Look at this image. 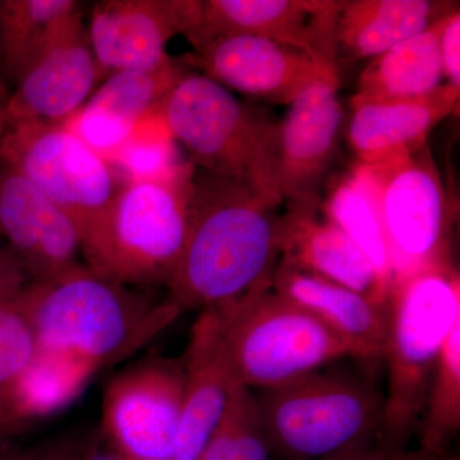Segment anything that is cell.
I'll return each mask as SVG.
<instances>
[{
	"instance_id": "cb8c5ba5",
	"label": "cell",
	"mask_w": 460,
	"mask_h": 460,
	"mask_svg": "<svg viewBox=\"0 0 460 460\" xmlns=\"http://www.w3.org/2000/svg\"><path fill=\"white\" fill-rule=\"evenodd\" d=\"M80 8L75 0H0V83L8 93Z\"/></svg>"
},
{
	"instance_id": "e575fe53",
	"label": "cell",
	"mask_w": 460,
	"mask_h": 460,
	"mask_svg": "<svg viewBox=\"0 0 460 460\" xmlns=\"http://www.w3.org/2000/svg\"><path fill=\"white\" fill-rule=\"evenodd\" d=\"M42 447H18L9 443L0 447V460H40Z\"/></svg>"
},
{
	"instance_id": "7a4b0ae2",
	"label": "cell",
	"mask_w": 460,
	"mask_h": 460,
	"mask_svg": "<svg viewBox=\"0 0 460 460\" xmlns=\"http://www.w3.org/2000/svg\"><path fill=\"white\" fill-rule=\"evenodd\" d=\"M35 350L93 378L128 358L172 325L183 311L104 279L78 265L22 292Z\"/></svg>"
},
{
	"instance_id": "d4e9b609",
	"label": "cell",
	"mask_w": 460,
	"mask_h": 460,
	"mask_svg": "<svg viewBox=\"0 0 460 460\" xmlns=\"http://www.w3.org/2000/svg\"><path fill=\"white\" fill-rule=\"evenodd\" d=\"M123 181H177L196 166L181 157L160 108L138 124L128 140L107 160Z\"/></svg>"
},
{
	"instance_id": "9c48e42d",
	"label": "cell",
	"mask_w": 460,
	"mask_h": 460,
	"mask_svg": "<svg viewBox=\"0 0 460 460\" xmlns=\"http://www.w3.org/2000/svg\"><path fill=\"white\" fill-rule=\"evenodd\" d=\"M0 163L20 172L71 217L81 238L122 186L107 160L62 124H7Z\"/></svg>"
},
{
	"instance_id": "e0dca14e",
	"label": "cell",
	"mask_w": 460,
	"mask_h": 460,
	"mask_svg": "<svg viewBox=\"0 0 460 460\" xmlns=\"http://www.w3.org/2000/svg\"><path fill=\"white\" fill-rule=\"evenodd\" d=\"M317 199L288 204L280 262L354 290L378 305H387L390 288L349 235L323 210V217H319Z\"/></svg>"
},
{
	"instance_id": "836d02e7",
	"label": "cell",
	"mask_w": 460,
	"mask_h": 460,
	"mask_svg": "<svg viewBox=\"0 0 460 460\" xmlns=\"http://www.w3.org/2000/svg\"><path fill=\"white\" fill-rule=\"evenodd\" d=\"M81 460H131L127 458L119 450L115 449L113 445L109 443L105 436L96 432L90 438L89 443L84 445L83 456Z\"/></svg>"
},
{
	"instance_id": "74e56055",
	"label": "cell",
	"mask_w": 460,
	"mask_h": 460,
	"mask_svg": "<svg viewBox=\"0 0 460 460\" xmlns=\"http://www.w3.org/2000/svg\"><path fill=\"white\" fill-rule=\"evenodd\" d=\"M0 86H2V87H3V84H2V83H0ZM3 89H4V87H3ZM4 90H5V89H4Z\"/></svg>"
},
{
	"instance_id": "ac0fdd59",
	"label": "cell",
	"mask_w": 460,
	"mask_h": 460,
	"mask_svg": "<svg viewBox=\"0 0 460 460\" xmlns=\"http://www.w3.org/2000/svg\"><path fill=\"white\" fill-rule=\"evenodd\" d=\"M181 361L186 381L172 460H201L234 385L224 358L215 307L201 311Z\"/></svg>"
},
{
	"instance_id": "d6986e66",
	"label": "cell",
	"mask_w": 460,
	"mask_h": 460,
	"mask_svg": "<svg viewBox=\"0 0 460 460\" xmlns=\"http://www.w3.org/2000/svg\"><path fill=\"white\" fill-rule=\"evenodd\" d=\"M183 74L172 60L155 71H123L108 75L84 107L62 126L108 160L138 124L160 108L165 93Z\"/></svg>"
},
{
	"instance_id": "1f68e13d",
	"label": "cell",
	"mask_w": 460,
	"mask_h": 460,
	"mask_svg": "<svg viewBox=\"0 0 460 460\" xmlns=\"http://www.w3.org/2000/svg\"><path fill=\"white\" fill-rule=\"evenodd\" d=\"M30 283L31 278L12 255L7 247L0 248V299L11 298L18 295Z\"/></svg>"
},
{
	"instance_id": "484cf974",
	"label": "cell",
	"mask_w": 460,
	"mask_h": 460,
	"mask_svg": "<svg viewBox=\"0 0 460 460\" xmlns=\"http://www.w3.org/2000/svg\"><path fill=\"white\" fill-rule=\"evenodd\" d=\"M330 220L349 235L367 256L384 283L392 289L389 251L376 204L356 172L339 181L323 208Z\"/></svg>"
},
{
	"instance_id": "d590c367",
	"label": "cell",
	"mask_w": 460,
	"mask_h": 460,
	"mask_svg": "<svg viewBox=\"0 0 460 460\" xmlns=\"http://www.w3.org/2000/svg\"><path fill=\"white\" fill-rule=\"evenodd\" d=\"M8 93L0 86V144L7 129V118H5V104H7Z\"/></svg>"
},
{
	"instance_id": "7402d4cb",
	"label": "cell",
	"mask_w": 460,
	"mask_h": 460,
	"mask_svg": "<svg viewBox=\"0 0 460 460\" xmlns=\"http://www.w3.org/2000/svg\"><path fill=\"white\" fill-rule=\"evenodd\" d=\"M458 9L432 0H343L335 25L337 62L374 59Z\"/></svg>"
},
{
	"instance_id": "8d00e7d4",
	"label": "cell",
	"mask_w": 460,
	"mask_h": 460,
	"mask_svg": "<svg viewBox=\"0 0 460 460\" xmlns=\"http://www.w3.org/2000/svg\"><path fill=\"white\" fill-rule=\"evenodd\" d=\"M0 242H2V239H0ZM4 247V244H0V248Z\"/></svg>"
},
{
	"instance_id": "83f0119b",
	"label": "cell",
	"mask_w": 460,
	"mask_h": 460,
	"mask_svg": "<svg viewBox=\"0 0 460 460\" xmlns=\"http://www.w3.org/2000/svg\"><path fill=\"white\" fill-rule=\"evenodd\" d=\"M22 292L0 299V447L9 443V438L17 432L16 390L35 352V339Z\"/></svg>"
},
{
	"instance_id": "9a60e30c",
	"label": "cell",
	"mask_w": 460,
	"mask_h": 460,
	"mask_svg": "<svg viewBox=\"0 0 460 460\" xmlns=\"http://www.w3.org/2000/svg\"><path fill=\"white\" fill-rule=\"evenodd\" d=\"M0 239L33 283L62 277L78 265L80 229L25 177L0 163Z\"/></svg>"
},
{
	"instance_id": "f546056e",
	"label": "cell",
	"mask_w": 460,
	"mask_h": 460,
	"mask_svg": "<svg viewBox=\"0 0 460 460\" xmlns=\"http://www.w3.org/2000/svg\"><path fill=\"white\" fill-rule=\"evenodd\" d=\"M323 460H450L447 454L431 452L419 447L416 450L392 449V447H372V444L352 447Z\"/></svg>"
},
{
	"instance_id": "8fae6325",
	"label": "cell",
	"mask_w": 460,
	"mask_h": 460,
	"mask_svg": "<svg viewBox=\"0 0 460 460\" xmlns=\"http://www.w3.org/2000/svg\"><path fill=\"white\" fill-rule=\"evenodd\" d=\"M193 49L189 62L211 80L274 104H290L314 87H341L337 63L259 36H215Z\"/></svg>"
},
{
	"instance_id": "4fadbf2b",
	"label": "cell",
	"mask_w": 460,
	"mask_h": 460,
	"mask_svg": "<svg viewBox=\"0 0 460 460\" xmlns=\"http://www.w3.org/2000/svg\"><path fill=\"white\" fill-rule=\"evenodd\" d=\"M199 0H102L91 9L87 33L100 78L123 71H155L172 62L174 36L198 21Z\"/></svg>"
},
{
	"instance_id": "d6a6232c",
	"label": "cell",
	"mask_w": 460,
	"mask_h": 460,
	"mask_svg": "<svg viewBox=\"0 0 460 460\" xmlns=\"http://www.w3.org/2000/svg\"><path fill=\"white\" fill-rule=\"evenodd\" d=\"M84 445L75 436H60L42 445L40 460H81Z\"/></svg>"
},
{
	"instance_id": "7c38bea8",
	"label": "cell",
	"mask_w": 460,
	"mask_h": 460,
	"mask_svg": "<svg viewBox=\"0 0 460 460\" xmlns=\"http://www.w3.org/2000/svg\"><path fill=\"white\" fill-rule=\"evenodd\" d=\"M283 119L272 123L268 147V184L287 204L317 199V190L337 153L344 111L338 87L305 91Z\"/></svg>"
},
{
	"instance_id": "ba28073f",
	"label": "cell",
	"mask_w": 460,
	"mask_h": 460,
	"mask_svg": "<svg viewBox=\"0 0 460 460\" xmlns=\"http://www.w3.org/2000/svg\"><path fill=\"white\" fill-rule=\"evenodd\" d=\"M422 148L381 164L358 163L353 169L376 204L393 283L426 269L454 265L452 208L440 175Z\"/></svg>"
},
{
	"instance_id": "603a6c76",
	"label": "cell",
	"mask_w": 460,
	"mask_h": 460,
	"mask_svg": "<svg viewBox=\"0 0 460 460\" xmlns=\"http://www.w3.org/2000/svg\"><path fill=\"white\" fill-rule=\"evenodd\" d=\"M445 20L447 17L374 58L359 75L352 107L385 100L420 98L438 90L445 78L440 53Z\"/></svg>"
},
{
	"instance_id": "2e32d148",
	"label": "cell",
	"mask_w": 460,
	"mask_h": 460,
	"mask_svg": "<svg viewBox=\"0 0 460 460\" xmlns=\"http://www.w3.org/2000/svg\"><path fill=\"white\" fill-rule=\"evenodd\" d=\"M99 80L98 63L80 8L9 93L7 124L66 123L84 107Z\"/></svg>"
},
{
	"instance_id": "8992f818",
	"label": "cell",
	"mask_w": 460,
	"mask_h": 460,
	"mask_svg": "<svg viewBox=\"0 0 460 460\" xmlns=\"http://www.w3.org/2000/svg\"><path fill=\"white\" fill-rule=\"evenodd\" d=\"M255 399L271 454L284 460H323L372 444L383 423L384 396L343 372H311Z\"/></svg>"
},
{
	"instance_id": "3957f363",
	"label": "cell",
	"mask_w": 460,
	"mask_h": 460,
	"mask_svg": "<svg viewBox=\"0 0 460 460\" xmlns=\"http://www.w3.org/2000/svg\"><path fill=\"white\" fill-rule=\"evenodd\" d=\"M381 447L405 449L422 417L429 383L450 332L460 321V279L456 266L426 269L393 283L387 299Z\"/></svg>"
},
{
	"instance_id": "44dd1931",
	"label": "cell",
	"mask_w": 460,
	"mask_h": 460,
	"mask_svg": "<svg viewBox=\"0 0 460 460\" xmlns=\"http://www.w3.org/2000/svg\"><path fill=\"white\" fill-rule=\"evenodd\" d=\"M271 284L343 339L353 357L378 359L385 356L387 305H378L354 290L283 262L272 275Z\"/></svg>"
},
{
	"instance_id": "52a82bcc",
	"label": "cell",
	"mask_w": 460,
	"mask_h": 460,
	"mask_svg": "<svg viewBox=\"0 0 460 460\" xmlns=\"http://www.w3.org/2000/svg\"><path fill=\"white\" fill-rule=\"evenodd\" d=\"M160 113L196 168L271 192L268 147L272 123L223 84L204 74H183L165 93Z\"/></svg>"
},
{
	"instance_id": "ffe728a7",
	"label": "cell",
	"mask_w": 460,
	"mask_h": 460,
	"mask_svg": "<svg viewBox=\"0 0 460 460\" xmlns=\"http://www.w3.org/2000/svg\"><path fill=\"white\" fill-rule=\"evenodd\" d=\"M459 96L460 90L447 84L420 98L353 107L348 141L359 164H381L420 150L432 128L458 109Z\"/></svg>"
},
{
	"instance_id": "6da1fadb",
	"label": "cell",
	"mask_w": 460,
	"mask_h": 460,
	"mask_svg": "<svg viewBox=\"0 0 460 460\" xmlns=\"http://www.w3.org/2000/svg\"><path fill=\"white\" fill-rule=\"evenodd\" d=\"M283 204L250 181L196 168L189 234L166 284L172 304L204 310L271 281L281 259Z\"/></svg>"
},
{
	"instance_id": "4316f807",
	"label": "cell",
	"mask_w": 460,
	"mask_h": 460,
	"mask_svg": "<svg viewBox=\"0 0 460 460\" xmlns=\"http://www.w3.org/2000/svg\"><path fill=\"white\" fill-rule=\"evenodd\" d=\"M422 419L420 447L447 454L460 429V321L454 325L436 362Z\"/></svg>"
},
{
	"instance_id": "5b68a950",
	"label": "cell",
	"mask_w": 460,
	"mask_h": 460,
	"mask_svg": "<svg viewBox=\"0 0 460 460\" xmlns=\"http://www.w3.org/2000/svg\"><path fill=\"white\" fill-rule=\"evenodd\" d=\"M193 172L177 181H123L84 234V266L122 286L166 287L189 234Z\"/></svg>"
},
{
	"instance_id": "4dcf8cb0",
	"label": "cell",
	"mask_w": 460,
	"mask_h": 460,
	"mask_svg": "<svg viewBox=\"0 0 460 460\" xmlns=\"http://www.w3.org/2000/svg\"><path fill=\"white\" fill-rule=\"evenodd\" d=\"M440 53L447 84L460 90V13L454 12L445 20L440 38Z\"/></svg>"
},
{
	"instance_id": "277c9868",
	"label": "cell",
	"mask_w": 460,
	"mask_h": 460,
	"mask_svg": "<svg viewBox=\"0 0 460 460\" xmlns=\"http://www.w3.org/2000/svg\"><path fill=\"white\" fill-rule=\"evenodd\" d=\"M271 281L214 305L224 358L234 383L248 389H274L353 357L343 339L277 292Z\"/></svg>"
},
{
	"instance_id": "30bf717a",
	"label": "cell",
	"mask_w": 460,
	"mask_h": 460,
	"mask_svg": "<svg viewBox=\"0 0 460 460\" xmlns=\"http://www.w3.org/2000/svg\"><path fill=\"white\" fill-rule=\"evenodd\" d=\"M183 361L148 357L115 374L100 432L131 460H172L183 402Z\"/></svg>"
},
{
	"instance_id": "f1b7e54d",
	"label": "cell",
	"mask_w": 460,
	"mask_h": 460,
	"mask_svg": "<svg viewBox=\"0 0 460 460\" xmlns=\"http://www.w3.org/2000/svg\"><path fill=\"white\" fill-rule=\"evenodd\" d=\"M255 396L234 383L222 420L215 429L201 460H270Z\"/></svg>"
},
{
	"instance_id": "5bb4252c",
	"label": "cell",
	"mask_w": 460,
	"mask_h": 460,
	"mask_svg": "<svg viewBox=\"0 0 460 460\" xmlns=\"http://www.w3.org/2000/svg\"><path fill=\"white\" fill-rule=\"evenodd\" d=\"M341 0H199L190 44L215 36L244 33L337 62L335 25Z\"/></svg>"
}]
</instances>
